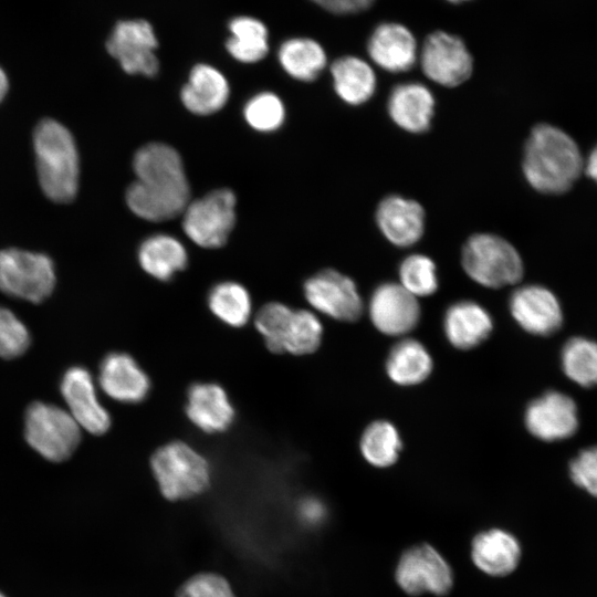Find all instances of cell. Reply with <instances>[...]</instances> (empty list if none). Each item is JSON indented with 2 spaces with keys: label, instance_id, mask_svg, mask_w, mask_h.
<instances>
[{
  "label": "cell",
  "instance_id": "cell-25",
  "mask_svg": "<svg viewBox=\"0 0 597 597\" xmlns=\"http://www.w3.org/2000/svg\"><path fill=\"white\" fill-rule=\"evenodd\" d=\"M331 76L336 95L350 106L363 105L375 94V71L358 56L345 55L335 60L331 65Z\"/></svg>",
  "mask_w": 597,
  "mask_h": 597
},
{
  "label": "cell",
  "instance_id": "cell-6",
  "mask_svg": "<svg viewBox=\"0 0 597 597\" xmlns=\"http://www.w3.org/2000/svg\"><path fill=\"white\" fill-rule=\"evenodd\" d=\"M28 443L43 458L61 462L72 455L81 441V427L67 410L48 402H33L25 412Z\"/></svg>",
  "mask_w": 597,
  "mask_h": 597
},
{
  "label": "cell",
  "instance_id": "cell-16",
  "mask_svg": "<svg viewBox=\"0 0 597 597\" xmlns=\"http://www.w3.org/2000/svg\"><path fill=\"white\" fill-rule=\"evenodd\" d=\"M61 394L81 429L92 434H103L109 429V413L97 398L88 370L80 366L69 368L61 381Z\"/></svg>",
  "mask_w": 597,
  "mask_h": 597
},
{
  "label": "cell",
  "instance_id": "cell-30",
  "mask_svg": "<svg viewBox=\"0 0 597 597\" xmlns=\"http://www.w3.org/2000/svg\"><path fill=\"white\" fill-rule=\"evenodd\" d=\"M208 305L214 316L229 326H243L251 315V297L240 283L226 281L214 285L208 295Z\"/></svg>",
  "mask_w": 597,
  "mask_h": 597
},
{
  "label": "cell",
  "instance_id": "cell-28",
  "mask_svg": "<svg viewBox=\"0 0 597 597\" xmlns=\"http://www.w3.org/2000/svg\"><path fill=\"white\" fill-rule=\"evenodd\" d=\"M277 60L284 72L291 77L312 82L324 71L327 64L326 52L315 40L294 36L281 43Z\"/></svg>",
  "mask_w": 597,
  "mask_h": 597
},
{
  "label": "cell",
  "instance_id": "cell-34",
  "mask_svg": "<svg viewBox=\"0 0 597 597\" xmlns=\"http://www.w3.org/2000/svg\"><path fill=\"white\" fill-rule=\"evenodd\" d=\"M398 276V283L417 298L430 296L438 290L436 263L426 254L406 256L399 264Z\"/></svg>",
  "mask_w": 597,
  "mask_h": 597
},
{
  "label": "cell",
  "instance_id": "cell-23",
  "mask_svg": "<svg viewBox=\"0 0 597 597\" xmlns=\"http://www.w3.org/2000/svg\"><path fill=\"white\" fill-rule=\"evenodd\" d=\"M186 412L189 420L207 433L227 430L234 418V409L227 392L211 383L193 384L189 388Z\"/></svg>",
  "mask_w": 597,
  "mask_h": 597
},
{
  "label": "cell",
  "instance_id": "cell-2",
  "mask_svg": "<svg viewBox=\"0 0 597 597\" xmlns=\"http://www.w3.org/2000/svg\"><path fill=\"white\" fill-rule=\"evenodd\" d=\"M522 171L535 191L559 196L578 181L584 172V157L568 133L553 124L538 123L525 140Z\"/></svg>",
  "mask_w": 597,
  "mask_h": 597
},
{
  "label": "cell",
  "instance_id": "cell-19",
  "mask_svg": "<svg viewBox=\"0 0 597 597\" xmlns=\"http://www.w3.org/2000/svg\"><path fill=\"white\" fill-rule=\"evenodd\" d=\"M436 100L422 83L406 82L396 85L387 100L390 119L411 134L427 132L434 115Z\"/></svg>",
  "mask_w": 597,
  "mask_h": 597
},
{
  "label": "cell",
  "instance_id": "cell-39",
  "mask_svg": "<svg viewBox=\"0 0 597 597\" xmlns=\"http://www.w3.org/2000/svg\"><path fill=\"white\" fill-rule=\"evenodd\" d=\"M572 481L597 498V446L582 450L569 463Z\"/></svg>",
  "mask_w": 597,
  "mask_h": 597
},
{
  "label": "cell",
  "instance_id": "cell-9",
  "mask_svg": "<svg viewBox=\"0 0 597 597\" xmlns=\"http://www.w3.org/2000/svg\"><path fill=\"white\" fill-rule=\"evenodd\" d=\"M158 40L150 22L144 19L118 21L106 42L108 53L132 75L155 76L159 70Z\"/></svg>",
  "mask_w": 597,
  "mask_h": 597
},
{
  "label": "cell",
  "instance_id": "cell-3",
  "mask_svg": "<svg viewBox=\"0 0 597 597\" xmlns=\"http://www.w3.org/2000/svg\"><path fill=\"white\" fill-rule=\"evenodd\" d=\"M39 184L52 201H72L78 189L80 158L71 132L60 122L42 119L33 133Z\"/></svg>",
  "mask_w": 597,
  "mask_h": 597
},
{
  "label": "cell",
  "instance_id": "cell-29",
  "mask_svg": "<svg viewBox=\"0 0 597 597\" xmlns=\"http://www.w3.org/2000/svg\"><path fill=\"white\" fill-rule=\"evenodd\" d=\"M229 36L226 41L228 53L244 64L263 60L269 50V31L258 18L237 15L228 23Z\"/></svg>",
  "mask_w": 597,
  "mask_h": 597
},
{
  "label": "cell",
  "instance_id": "cell-11",
  "mask_svg": "<svg viewBox=\"0 0 597 597\" xmlns=\"http://www.w3.org/2000/svg\"><path fill=\"white\" fill-rule=\"evenodd\" d=\"M395 578L409 595L430 593L448 594L453 585V573L444 557L431 545L420 544L408 548L400 556Z\"/></svg>",
  "mask_w": 597,
  "mask_h": 597
},
{
  "label": "cell",
  "instance_id": "cell-37",
  "mask_svg": "<svg viewBox=\"0 0 597 597\" xmlns=\"http://www.w3.org/2000/svg\"><path fill=\"white\" fill-rule=\"evenodd\" d=\"M291 310L283 303L272 302L262 306L256 314L255 327L263 336L266 347L273 353H282V328Z\"/></svg>",
  "mask_w": 597,
  "mask_h": 597
},
{
  "label": "cell",
  "instance_id": "cell-15",
  "mask_svg": "<svg viewBox=\"0 0 597 597\" xmlns=\"http://www.w3.org/2000/svg\"><path fill=\"white\" fill-rule=\"evenodd\" d=\"M524 422L528 432L540 440H563L577 430V407L569 396L549 390L527 405Z\"/></svg>",
  "mask_w": 597,
  "mask_h": 597
},
{
  "label": "cell",
  "instance_id": "cell-43",
  "mask_svg": "<svg viewBox=\"0 0 597 597\" xmlns=\"http://www.w3.org/2000/svg\"><path fill=\"white\" fill-rule=\"evenodd\" d=\"M448 1H451V2H461V1H468V0H448Z\"/></svg>",
  "mask_w": 597,
  "mask_h": 597
},
{
  "label": "cell",
  "instance_id": "cell-13",
  "mask_svg": "<svg viewBox=\"0 0 597 597\" xmlns=\"http://www.w3.org/2000/svg\"><path fill=\"white\" fill-rule=\"evenodd\" d=\"M368 314L378 332L404 336L418 325L421 312L417 297L399 283L384 282L369 297Z\"/></svg>",
  "mask_w": 597,
  "mask_h": 597
},
{
  "label": "cell",
  "instance_id": "cell-12",
  "mask_svg": "<svg viewBox=\"0 0 597 597\" xmlns=\"http://www.w3.org/2000/svg\"><path fill=\"white\" fill-rule=\"evenodd\" d=\"M308 304L317 312L341 322H355L364 311V303L355 282L332 269L317 272L303 286Z\"/></svg>",
  "mask_w": 597,
  "mask_h": 597
},
{
  "label": "cell",
  "instance_id": "cell-22",
  "mask_svg": "<svg viewBox=\"0 0 597 597\" xmlns=\"http://www.w3.org/2000/svg\"><path fill=\"white\" fill-rule=\"evenodd\" d=\"M230 96V85L223 73L217 67L196 64L180 91L184 106L196 115H211L220 111Z\"/></svg>",
  "mask_w": 597,
  "mask_h": 597
},
{
  "label": "cell",
  "instance_id": "cell-18",
  "mask_svg": "<svg viewBox=\"0 0 597 597\" xmlns=\"http://www.w3.org/2000/svg\"><path fill=\"white\" fill-rule=\"evenodd\" d=\"M367 52L377 66L390 73L409 71L418 59L413 34L396 22L381 23L373 31Z\"/></svg>",
  "mask_w": 597,
  "mask_h": 597
},
{
  "label": "cell",
  "instance_id": "cell-8",
  "mask_svg": "<svg viewBox=\"0 0 597 597\" xmlns=\"http://www.w3.org/2000/svg\"><path fill=\"white\" fill-rule=\"evenodd\" d=\"M235 195L228 188L190 201L182 212L184 232L201 248L224 245L235 223Z\"/></svg>",
  "mask_w": 597,
  "mask_h": 597
},
{
  "label": "cell",
  "instance_id": "cell-10",
  "mask_svg": "<svg viewBox=\"0 0 597 597\" xmlns=\"http://www.w3.org/2000/svg\"><path fill=\"white\" fill-rule=\"evenodd\" d=\"M423 74L444 87L463 84L472 74L473 57L465 43L444 31L430 33L418 54Z\"/></svg>",
  "mask_w": 597,
  "mask_h": 597
},
{
  "label": "cell",
  "instance_id": "cell-41",
  "mask_svg": "<svg viewBox=\"0 0 597 597\" xmlns=\"http://www.w3.org/2000/svg\"><path fill=\"white\" fill-rule=\"evenodd\" d=\"M584 172L597 185V143L593 146L586 157H584Z\"/></svg>",
  "mask_w": 597,
  "mask_h": 597
},
{
  "label": "cell",
  "instance_id": "cell-1",
  "mask_svg": "<svg viewBox=\"0 0 597 597\" xmlns=\"http://www.w3.org/2000/svg\"><path fill=\"white\" fill-rule=\"evenodd\" d=\"M135 180L126 203L137 217L153 222L174 219L190 202V187L179 153L164 143H149L134 156Z\"/></svg>",
  "mask_w": 597,
  "mask_h": 597
},
{
  "label": "cell",
  "instance_id": "cell-26",
  "mask_svg": "<svg viewBox=\"0 0 597 597\" xmlns=\"http://www.w3.org/2000/svg\"><path fill=\"white\" fill-rule=\"evenodd\" d=\"M138 261L147 274L157 280L168 281L175 273L186 268L188 254L177 238L157 233L142 242Z\"/></svg>",
  "mask_w": 597,
  "mask_h": 597
},
{
  "label": "cell",
  "instance_id": "cell-7",
  "mask_svg": "<svg viewBox=\"0 0 597 597\" xmlns=\"http://www.w3.org/2000/svg\"><path fill=\"white\" fill-rule=\"evenodd\" d=\"M55 269L50 256L18 248L0 251V291L32 303L44 301L54 290Z\"/></svg>",
  "mask_w": 597,
  "mask_h": 597
},
{
  "label": "cell",
  "instance_id": "cell-14",
  "mask_svg": "<svg viewBox=\"0 0 597 597\" xmlns=\"http://www.w3.org/2000/svg\"><path fill=\"white\" fill-rule=\"evenodd\" d=\"M509 308L514 321L527 333L549 336L563 324V311L556 295L540 284H526L513 291Z\"/></svg>",
  "mask_w": 597,
  "mask_h": 597
},
{
  "label": "cell",
  "instance_id": "cell-35",
  "mask_svg": "<svg viewBox=\"0 0 597 597\" xmlns=\"http://www.w3.org/2000/svg\"><path fill=\"white\" fill-rule=\"evenodd\" d=\"M243 116L253 129L269 133L276 130L284 123L285 107L276 94L261 92L245 103Z\"/></svg>",
  "mask_w": 597,
  "mask_h": 597
},
{
  "label": "cell",
  "instance_id": "cell-27",
  "mask_svg": "<svg viewBox=\"0 0 597 597\" xmlns=\"http://www.w3.org/2000/svg\"><path fill=\"white\" fill-rule=\"evenodd\" d=\"M385 367L387 376L395 384L415 386L430 376L433 362L422 343L404 338L391 347Z\"/></svg>",
  "mask_w": 597,
  "mask_h": 597
},
{
  "label": "cell",
  "instance_id": "cell-20",
  "mask_svg": "<svg viewBox=\"0 0 597 597\" xmlns=\"http://www.w3.org/2000/svg\"><path fill=\"white\" fill-rule=\"evenodd\" d=\"M98 384L108 397L125 404L144 400L150 388L147 374L124 353H112L102 360Z\"/></svg>",
  "mask_w": 597,
  "mask_h": 597
},
{
  "label": "cell",
  "instance_id": "cell-4",
  "mask_svg": "<svg viewBox=\"0 0 597 597\" xmlns=\"http://www.w3.org/2000/svg\"><path fill=\"white\" fill-rule=\"evenodd\" d=\"M461 265L475 283L488 289L517 284L524 274V264L517 249L501 235L474 233L464 242Z\"/></svg>",
  "mask_w": 597,
  "mask_h": 597
},
{
  "label": "cell",
  "instance_id": "cell-38",
  "mask_svg": "<svg viewBox=\"0 0 597 597\" xmlns=\"http://www.w3.org/2000/svg\"><path fill=\"white\" fill-rule=\"evenodd\" d=\"M177 597H237L228 580L216 573H200L188 578Z\"/></svg>",
  "mask_w": 597,
  "mask_h": 597
},
{
  "label": "cell",
  "instance_id": "cell-33",
  "mask_svg": "<svg viewBox=\"0 0 597 597\" xmlns=\"http://www.w3.org/2000/svg\"><path fill=\"white\" fill-rule=\"evenodd\" d=\"M323 326L318 317L307 310H293L283 334V353L307 355L322 342Z\"/></svg>",
  "mask_w": 597,
  "mask_h": 597
},
{
  "label": "cell",
  "instance_id": "cell-5",
  "mask_svg": "<svg viewBox=\"0 0 597 597\" xmlns=\"http://www.w3.org/2000/svg\"><path fill=\"white\" fill-rule=\"evenodd\" d=\"M150 467L161 494L170 501L197 496L211 482L208 461L181 441L160 447L153 454Z\"/></svg>",
  "mask_w": 597,
  "mask_h": 597
},
{
  "label": "cell",
  "instance_id": "cell-32",
  "mask_svg": "<svg viewBox=\"0 0 597 597\" xmlns=\"http://www.w3.org/2000/svg\"><path fill=\"white\" fill-rule=\"evenodd\" d=\"M564 374L583 387L597 385V343L586 337H573L562 348Z\"/></svg>",
  "mask_w": 597,
  "mask_h": 597
},
{
  "label": "cell",
  "instance_id": "cell-36",
  "mask_svg": "<svg viewBox=\"0 0 597 597\" xmlns=\"http://www.w3.org/2000/svg\"><path fill=\"white\" fill-rule=\"evenodd\" d=\"M30 342L27 326L13 312L0 306V357L12 359L21 356Z\"/></svg>",
  "mask_w": 597,
  "mask_h": 597
},
{
  "label": "cell",
  "instance_id": "cell-40",
  "mask_svg": "<svg viewBox=\"0 0 597 597\" xmlns=\"http://www.w3.org/2000/svg\"><path fill=\"white\" fill-rule=\"evenodd\" d=\"M322 9L336 13L348 14L360 12L371 6L375 0H311Z\"/></svg>",
  "mask_w": 597,
  "mask_h": 597
},
{
  "label": "cell",
  "instance_id": "cell-31",
  "mask_svg": "<svg viewBox=\"0 0 597 597\" xmlns=\"http://www.w3.org/2000/svg\"><path fill=\"white\" fill-rule=\"evenodd\" d=\"M359 448L369 464L387 468L398 460L402 443L397 428L391 422L377 420L364 430Z\"/></svg>",
  "mask_w": 597,
  "mask_h": 597
},
{
  "label": "cell",
  "instance_id": "cell-44",
  "mask_svg": "<svg viewBox=\"0 0 597 597\" xmlns=\"http://www.w3.org/2000/svg\"><path fill=\"white\" fill-rule=\"evenodd\" d=\"M0 597H4V596L0 593Z\"/></svg>",
  "mask_w": 597,
  "mask_h": 597
},
{
  "label": "cell",
  "instance_id": "cell-17",
  "mask_svg": "<svg viewBox=\"0 0 597 597\" xmlns=\"http://www.w3.org/2000/svg\"><path fill=\"white\" fill-rule=\"evenodd\" d=\"M376 224L391 244L408 248L423 235L426 213L416 200L400 195L383 198L375 212Z\"/></svg>",
  "mask_w": 597,
  "mask_h": 597
},
{
  "label": "cell",
  "instance_id": "cell-21",
  "mask_svg": "<svg viewBox=\"0 0 597 597\" xmlns=\"http://www.w3.org/2000/svg\"><path fill=\"white\" fill-rule=\"evenodd\" d=\"M442 326L454 348L468 350L486 341L493 331V320L478 302L461 300L446 310Z\"/></svg>",
  "mask_w": 597,
  "mask_h": 597
},
{
  "label": "cell",
  "instance_id": "cell-24",
  "mask_svg": "<svg viewBox=\"0 0 597 597\" xmlns=\"http://www.w3.org/2000/svg\"><path fill=\"white\" fill-rule=\"evenodd\" d=\"M522 549L517 538L502 528L483 531L473 538L471 558L483 573L502 577L517 567Z\"/></svg>",
  "mask_w": 597,
  "mask_h": 597
},
{
  "label": "cell",
  "instance_id": "cell-42",
  "mask_svg": "<svg viewBox=\"0 0 597 597\" xmlns=\"http://www.w3.org/2000/svg\"><path fill=\"white\" fill-rule=\"evenodd\" d=\"M8 90H9V80L6 72L0 66V103L7 95Z\"/></svg>",
  "mask_w": 597,
  "mask_h": 597
}]
</instances>
